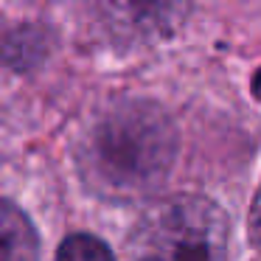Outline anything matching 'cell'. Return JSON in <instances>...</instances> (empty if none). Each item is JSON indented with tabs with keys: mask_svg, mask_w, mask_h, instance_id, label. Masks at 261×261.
Segmentation results:
<instances>
[{
	"mask_svg": "<svg viewBox=\"0 0 261 261\" xmlns=\"http://www.w3.org/2000/svg\"><path fill=\"white\" fill-rule=\"evenodd\" d=\"M177 158V129L169 113L149 98L104 104L76 138L82 182L113 202L149 197L169 177Z\"/></svg>",
	"mask_w": 261,
	"mask_h": 261,
	"instance_id": "1",
	"label": "cell"
},
{
	"mask_svg": "<svg viewBox=\"0 0 261 261\" xmlns=\"http://www.w3.org/2000/svg\"><path fill=\"white\" fill-rule=\"evenodd\" d=\"M126 261H227L225 211L199 194L160 199L135 222Z\"/></svg>",
	"mask_w": 261,
	"mask_h": 261,
	"instance_id": "2",
	"label": "cell"
},
{
	"mask_svg": "<svg viewBox=\"0 0 261 261\" xmlns=\"http://www.w3.org/2000/svg\"><path fill=\"white\" fill-rule=\"evenodd\" d=\"M113 40L149 45L171 37L186 20L188 0H85Z\"/></svg>",
	"mask_w": 261,
	"mask_h": 261,
	"instance_id": "3",
	"label": "cell"
},
{
	"mask_svg": "<svg viewBox=\"0 0 261 261\" xmlns=\"http://www.w3.org/2000/svg\"><path fill=\"white\" fill-rule=\"evenodd\" d=\"M0 261H40V239L17 205L0 199Z\"/></svg>",
	"mask_w": 261,
	"mask_h": 261,
	"instance_id": "4",
	"label": "cell"
},
{
	"mask_svg": "<svg viewBox=\"0 0 261 261\" xmlns=\"http://www.w3.org/2000/svg\"><path fill=\"white\" fill-rule=\"evenodd\" d=\"M57 261H115L110 247L90 233H76L62 242Z\"/></svg>",
	"mask_w": 261,
	"mask_h": 261,
	"instance_id": "5",
	"label": "cell"
},
{
	"mask_svg": "<svg viewBox=\"0 0 261 261\" xmlns=\"http://www.w3.org/2000/svg\"><path fill=\"white\" fill-rule=\"evenodd\" d=\"M250 239H253V244L261 250V191L255 194L253 208H250Z\"/></svg>",
	"mask_w": 261,
	"mask_h": 261,
	"instance_id": "6",
	"label": "cell"
}]
</instances>
